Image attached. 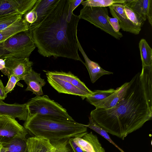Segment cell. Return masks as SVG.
Instances as JSON below:
<instances>
[{"label":"cell","instance_id":"32","mask_svg":"<svg viewBox=\"0 0 152 152\" xmlns=\"http://www.w3.org/2000/svg\"><path fill=\"white\" fill-rule=\"evenodd\" d=\"M16 76L11 75L6 86L4 87V92L6 94L14 89L15 85L19 81Z\"/></svg>","mask_w":152,"mask_h":152},{"label":"cell","instance_id":"40","mask_svg":"<svg viewBox=\"0 0 152 152\" xmlns=\"http://www.w3.org/2000/svg\"></svg>","mask_w":152,"mask_h":152},{"label":"cell","instance_id":"34","mask_svg":"<svg viewBox=\"0 0 152 152\" xmlns=\"http://www.w3.org/2000/svg\"><path fill=\"white\" fill-rule=\"evenodd\" d=\"M0 70L5 75L7 76L9 78L10 75L8 69L5 66V59L0 58Z\"/></svg>","mask_w":152,"mask_h":152},{"label":"cell","instance_id":"1","mask_svg":"<svg viewBox=\"0 0 152 152\" xmlns=\"http://www.w3.org/2000/svg\"><path fill=\"white\" fill-rule=\"evenodd\" d=\"M124 97L114 106L96 108L90 116L107 133L124 140L152 118V65L142 66L129 82Z\"/></svg>","mask_w":152,"mask_h":152},{"label":"cell","instance_id":"26","mask_svg":"<svg viewBox=\"0 0 152 152\" xmlns=\"http://www.w3.org/2000/svg\"><path fill=\"white\" fill-rule=\"evenodd\" d=\"M89 122L87 125L83 124L87 127L90 128L93 130L101 136L107 140L111 143L117 147L121 152H124L121 149L119 148L111 139L107 132L102 128L96 123L90 116L89 118Z\"/></svg>","mask_w":152,"mask_h":152},{"label":"cell","instance_id":"36","mask_svg":"<svg viewBox=\"0 0 152 152\" xmlns=\"http://www.w3.org/2000/svg\"><path fill=\"white\" fill-rule=\"evenodd\" d=\"M83 1V0H69V7L73 11Z\"/></svg>","mask_w":152,"mask_h":152},{"label":"cell","instance_id":"9","mask_svg":"<svg viewBox=\"0 0 152 152\" xmlns=\"http://www.w3.org/2000/svg\"><path fill=\"white\" fill-rule=\"evenodd\" d=\"M5 66L9 72L10 76L13 75L19 80H23L25 77L33 70V63L29 58H18L8 57L5 59Z\"/></svg>","mask_w":152,"mask_h":152},{"label":"cell","instance_id":"33","mask_svg":"<svg viewBox=\"0 0 152 152\" xmlns=\"http://www.w3.org/2000/svg\"><path fill=\"white\" fill-rule=\"evenodd\" d=\"M107 20L113 30L116 32H118L121 28L118 19L115 18H111L108 16Z\"/></svg>","mask_w":152,"mask_h":152},{"label":"cell","instance_id":"17","mask_svg":"<svg viewBox=\"0 0 152 152\" xmlns=\"http://www.w3.org/2000/svg\"><path fill=\"white\" fill-rule=\"evenodd\" d=\"M27 152H54L50 141L43 137L34 136L26 139Z\"/></svg>","mask_w":152,"mask_h":152},{"label":"cell","instance_id":"37","mask_svg":"<svg viewBox=\"0 0 152 152\" xmlns=\"http://www.w3.org/2000/svg\"><path fill=\"white\" fill-rule=\"evenodd\" d=\"M4 87L2 81L0 79V99L2 100L4 99L7 96V94L4 92Z\"/></svg>","mask_w":152,"mask_h":152},{"label":"cell","instance_id":"20","mask_svg":"<svg viewBox=\"0 0 152 152\" xmlns=\"http://www.w3.org/2000/svg\"><path fill=\"white\" fill-rule=\"evenodd\" d=\"M29 24L23 18L21 19L0 31V43L20 32L28 31Z\"/></svg>","mask_w":152,"mask_h":152},{"label":"cell","instance_id":"29","mask_svg":"<svg viewBox=\"0 0 152 152\" xmlns=\"http://www.w3.org/2000/svg\"><path fill=\"white\" fill-rule=\"evenodd\" d=\"M82 138L91 145L94 152H105L97 136L94 134L92 132L89 133H87Z\"/></svg>","mask_w":152,"mask_h":152},{"label":"cell","instance_id":"27","mask_svg":"<svg viewBox=\"0 0 152 152\" xmlns=\"http://www.w3.org/2000/svg\"><path fill=\"white\" fill-rule=\"evenodd\" d=\"M126 3H123V5L127 17L134 24L141 28L145 21L135 11L127 6Z\"/></svg>","mask_w":152,"mask_h":152},{"label":"cell","instance_id":"35","mask_svg":"<svg viewBox=\"0 0 152 152\" xmlns=\"http://www.w3.org/2000/svg\"><path fill=\"white\" fill-rule=\"evenodd\" d=\"M73 138H69L68 142L74 152H85L75 143L73 140Z\"/></svg>","mask_w":152,"mask_h":152},{"label":"cell","instance_id":"3","mask_svg":"<svg viewBox=\"0 0 152 152\" xmlns=\"http://www.w3.org/2000/svg\"><path fill=\"white\" fill-rule=\"evenodd\" d=\"M24 127L34 136L50 141L82 138L88 133L83 124L50 116L35 114L28 118Z\"/></svg>","mask_w":152,"mask_h":152},{"label":"cell","instance_id":"11","mask_svg":"<svg viewBox=\"0 0 152 152\" xmlns=\"http://www.w3.org/2000/svg\"><path fill=\"white\" fill-rule=\"evenodd\" d=\"M108 7L111 15L118 19L122 30L135 35L139 34L141 28L134 24L128 18L124 10L123 3L114 4Z\"/></svg>","mask_w":152,"mask_h":152},{"label":"cell","instance_id":"25","mask_svg":"<svg viewBox=\"0 0 152 152\" xmlns=\"http://www.w3.org/2000/svg\"><path fill=\"white\" fill-rule=\"evenodd\" d=\"M115 90L110 88L104 90H95L93 93L86 98V101L91 104L103 100L115 92Z\"/></svg>","mask_w":152,"mask_h":152},{"label":"cell","instance_id":"6","mask_svg":"<svg viewBox=\"0 0 152 152\" xmlns=\"http://www.w3.org/2000/svg\"><path fill=\"white\" fill-rule=\"evenodd\" d=\"M59 0H38L23 18L29 24L28 31L31 32L45 19L58 3Z\"/></svg>","mask_w":152,"mask_h":152},{"label":"cell","instance_id":"7","mask_svg":"<svg viewBox=\"0 0 152 152\" xmlns=\"http://www.w3.org/2000/svg\"><path fill=\"white\" fill-rule=\"evenodd\" d=\"M28 133L15 119L0 115V143L7 142L15 138L26 140Z\"/></svg>","mask_w":152,"mask_h":152},{"label":"cell","instance_id":"15","mask_svg":"<svg viewBox=\"0 0 152 152\" xmlns=\"http://www.w3.org/2000/svg\"><path fill=\"white\" fill-rule=\"evenodd\" d=\"M77 42L78 49L85 61L84 65L88 70L91 81L92 83H94L99 78L104 75L113 73L112 72L104 69L98 63L91 60L85 53L78 39Z\"/></svg>","mask_w":152,"mask_h":152},{"label":"cell","instance_id":"2","mask_svg":"<svg viewBox=\"0 0 152 152\" xmlns=\"http://www.w3.org/2000/svg\"><path fill=\"white\" fill-rule=\"evenodd\" d=\"M73 12L69 0H59L44 20L30 32L42 56L66 58L84 64L78 53L77 27L80 19Z\"/></svg>","mask_w":152,"mask_h":152},{"label":"cell","instance_id":"30","mask_svg":"<svg viewBox=\"0 0 152 152\" xmlns=\"http://www.w3.org/2000/svg\"><path fill=\"white\" fill-rule=\"evenodd\" d=\"M69 139L51 141L55 148L54 152H74L69 143Z\"/></svg>","mask_w":152,"mask_h":152},{"label":"cell","instance_id":"10","mask_svg":"<svg viewBox=\"0 0 152 152\" xmlns=\"http://www.w3.org/2000/svg\"><path fill=\"white\" fill-rule=\"evenodd\" d=\"M36 47L31 33L28 30L20 32L19 33L18 42L15 50L6 58H28Z\"/></svg>","mask_w":152,"mask_h":152},{"label":"cell","instance_id":"8","mask_svg":"<svg viewBox=\"0 0 152 152\" xmlns=\"http://www.w3.org/2000/svg\"><path fill=\"white\" fill-rule=\"evenodd\" d=\"M37 0H0V16L24 15L31 10Z\"/></svg>","mask_w":152,"mask_h":152},{"label":"cell","instance_id":"39","mask_svg":"<svg viewBox=\"0 0 152 152\" xmlns=\"http://www.w3.org/2000/svg\"><path fill=\"white\" fill-rule=\"evenodd\" d=\"M84 152H86V151H84Z\"/></svg>","mask_w":152,"mask_h":152},{"label":"cell","instance_id":"19","mask_svg":"<svg viewBox=\"0 0 152 152\" xmlns=\"http://www.w3.org/2000/svg\"><path fill=\"white\" fill-rule=\"evenodd\" d=\"M27 85L26 91H30L37 96H42L43 94L42 88L46 82L40 77V74L33 70L26 75L23 80Z\"/></svg>","mask_w":152,"mask_h":152},{"label":"cell","instance_id":"14","mask_svg":"<svg viewBox=\"0 0 152 152\" xmlns=\"http://www.w3.org/2000/svg\"><path fill=\"white\" fill-rule=\"evenodd\" d=\"M126 3L145 21L147 19L152 26V0H130Z\"/></svg>","mask_w":152,"mask_h":152},{"label":"cell","instance_id":"4","mask_svg":"<svg viewBox=\"0 0 152 152\" xmlns=\"http://www.w3.org/2000/svg\"><path fill=\"white\" fill-rule=\"evenodd\" d=\"M28 111V117L35 114L47 115L60 119L73 121L66 110L46 95L37 96L27 103Z\"/></svg>","mask_w":152,"mask_h":152},{"label":"cell","instance_id":"5","mask_svg":"<svg viewBox=\"0 0 152 152\" xmlns=\"http://www.w3.org/2000/svg\"><path fill=\"white\" fill-rule=\"evenodd\" d=\"M108 10L107 7H83L80 11L78 16L90 22L96 27L109 34L118 39L123 37L120 32H116L113 30L109 23L107 17Z\"/></svg>","mask_w":152,"mask_h":152},{"label":"cell","instance_id":"38","mask_svg":"<svg viewBox=\"0 0 152 152\" xmlns=\"http://www.w3.org/2000/svg\"><path fill=\"white\" fill-rule=\"evenodd\" d=\"M6 148L4 147L2 143H0V152H6Z\"/></svg>","mask_w":152,"mask_h":152},{"label":"cell","instance_id":"21","mask_svg":"<svg viewBox=\"0 0 152 152\" xmlns=\"http://www.w3.org/2000/svg\"><path fill=\"white\" fill-rule=\"evenodd\" d=\"M19 33L0 43V58H5L15 50L18 42Z\"/></svg>","mask_w":152,"mask_h":152},{"label":"cell","instance_id":"22","mask_svg":"<svg viewBox=\"0 0 152 152\" xmlns=\"http://www.w3.org/2000/svg\"><path fill=\"white\" fill-rule=\"evenodd\" d=\"M142 66L152 65V49L144 39H142L139 43Z\"/></svg>","mask_w":152,"mask_h":152},{"label":"cell","instance_id":"13","mask_svg":"<svg viewBox=\"0 0 152 152\" xmlns=\"http://www.w3.org/2000/svg\"><path fill=\"white\" fill-rule=\"evenodd\" d=\"M0 115H5L15 119L26 121L28 117V111L27 103L9 104L0 99Z\"/></svg>","mask_w":152,"mask_h":152},{"label":"cell","instance_id":"18","mask_svg":"<svg viewBox=\"0 0 152 152\" xmlns=\"http://www.w3.org/2000/svg\"><path fill=\"white\" fill-rule=\"evenodd\" d=\"M45 72L46 75L56 77L68 81L89 95L93 93V91L90 90L77 77L70 71L67 72L58 71Z\"/></svg>","mask_w":152,"mask_h":152},{"label":"cell","instance_id":"23","mask_svg":"<svg viewBox=\"0 0 152 152\" xmlns=\"http://www.w3.org/2000/svg\"><path fill=\"white\" fill-rule=\"evenodd\" d=\"M26 140L15 138L2 144L6 148V152H27Z\"/></svg>","mask_w":152,"mask_h":152},{"label":"cell","instance_id":"16","mask_svg":"<svg viewBox=\"0 0 152 152\" xmlns=\"http://www.w3.org/2000/svg\"><path fill=\"white\" fill-rule=\"evenodd\" d=\"M129 82H126L117 88L112 94L105 99L94 103L92 104L96 108L108 109L115 106L124 96L129 85Z\"/></svg>","mask_w":152,"mask_h":152},{"label":"cell","instance_id":"24","mask_svg":"<svg viewBox=\"0 0 152 152\" xmlns=\"http://www.w3.org/2000/svg\"><path fill=\"white\" fill-rule=\"evenodd\" d=\"M130 0H88L83 1L81 3L83 7H107L113 4H122Z\"/></svg>","mask_w":152,"mask_h":152},{"label":"cell","instance_id":"28","mask_svg":"<svg viewBox=\"0 0 152 152\" xmlns=\"http://www.w3.org/2000/svg\"><path fill=\"white\" fill-rule=\"evenodd\" d=\"M22 15L13 14L0 16V31L21 19Z\"/></svg>","mask_w":152,"mask_h":152},{"label":"cell","instance_id":"12","mask_svg":"<svg viewBox=\"0 0 152 152\" xmlns=\"http://www.w3.org/2000/svg\"><path fill=\"white\" fill-rule=\"evenodd\" d=\"M46 76L48 83L59 93L78 96L83 100L89 96L68 81L56 77Z\"/></svg>","mask_w":152,"mask_h":152},{"label":"cell","instance_id":"31","mask_svg":"<svg viewBox=\"0 0 152 152\" xmlns=\"http://www.w3.org/2000/svg\"><path fill=\"white\" fill-rule=\"evenodd\" d=\"M73 140L76 145L83 151L87 152H94L91 145L82 138H74Z\"/></svg>","mask_w":152,"mask_h":152}]
</instances>
